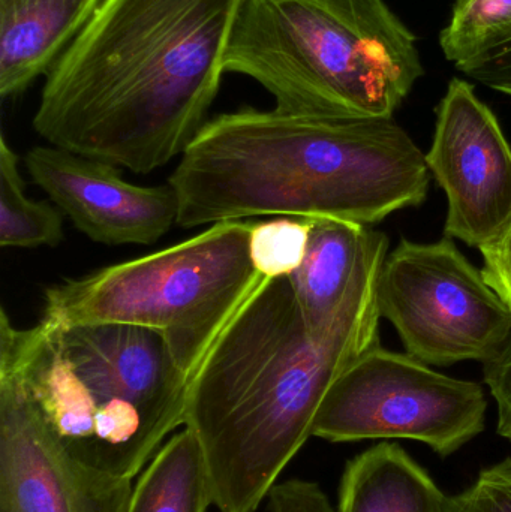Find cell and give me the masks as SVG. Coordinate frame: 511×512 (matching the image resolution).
I'll use <instances>...</instances> for the list:
<instances>
[{
	"mask_svg": "<svg viewBox=\"0 0 511 512\" xmlns=\"http://www.w3.org/2000/svg\"><path fill=\"white\" fill-rule=\"evenodd\" d=\"M132 489L72 456L20 378L0 369V512H126Z\"/></svg>",
	"mask_w": 511,
	"mask_h": 512,
	"instance_id": "10",
	"label": "cell"
},
{
	"mask_svg": "<svg viewBox=\"0 0 511 512\" xmlns=\"http://www.w3.org/2000/svg\"><path fill=\"white\" fill-rule=\"evenodd\" d=\"M245 0H104L45 75L33 129L51 146L149 174L209 120Z\"/></svg>",
	"mask_w": 511,
	"mask_h": 512,
	"instance_id": "2",
	"label": "cell"
},
{
	"mask_svg": "<svg viewBox=\"0 0 511 512\" xmlns=\"http://www.w3.org/2000/svg\"><path fill=\"white\" fill-rule=\"evenodd\" d=\"M483 379L497 405V432L511 442V336L491 360L483 363Z\"/></svg>",
	"mask_w": 511,
	"mask_h": 512,
	"instance_id": "22",
	"label": "cell"
},
{
	"mask_svg": "<svg viewBox=\"0 0 511 512\" xmlns=\"http://www.w3.org/2000/svg\"><path fill=\"white\" fill-rule=\"evenodd\" d=\"M63 240L59 209L47 201H32L24 194L18 158L6 138H0V246L39 248Z\"/></svg>",
	"mask_w": 511,
	"mask_h": 512,
	"instance_id": "16",
	"label": "cell"
},
{
	"mask_svg": "<svg viewBox=\"0 0 511 512\" xmlns=\"http://www.w3.org/2000/svg\"><path fill=\"white\" fill-rule=\"evenodd\" d=\"M104 0H0V96L47 75Z\"/></svg>",
	"mask_w": 511,
	"mask_h": 512,
	"instance_id": "12",
	"label": "cell"
},
{
	"mask_svg": "<svg viewBox=\"0 0 511 512\" xmlns=\"http://www.w3.org/2000/svg\"><path fill=\"white\" fill-rule=\"evenodd\" d=\"M444 512H511V457L483 468L471 486L447 496Z\"/></svg>",
	"mask_w": 511,
	"mask_h": 512,
	"instance_id": "19",
	"label": "cell"
},
{
	"mask_svg": "<svg viewBox=\"0 0 511 512\" xmlns=\"http://www.w3.org/2000/svg\"><path fill=\"white\" fill-rule=\"evenodd\" d=\"M377 304L407 354L429 366L485 363L511 336L510 307L447 236L402 239L381 265Z\"/></svg>",
	"mask_w": 511,
	"mask_h": 512,
	"instance_id": "8",
	"label": "cell"
},
{
	"mask_svg": "<svg viewBox=\"0 0 511 512\" xmlns=\"http://www.w3.org/2000/svg\"><path fill=\"white\" fill-rule=\"evenodd\" d=\"M425 153L393 117L255 108L209 120L168 183L182 228L258 216L377 224L428 198Z\"/></svg>",
	"mask_w": 511,
	"mask_h": 512,
	"instance_id": "3",
	"label": "cell"
},
{
	"mask_svg": "<svg viewBox=\"0 0 511 512\" xmlns=\"http://www.w3.org/2000/svg\"><path fill=\"white\" fill-rule=\"evenodd\" d=\"M389 240L369 227L344 303L308 324L288 277L264 279L192 378L185 426L197 436L219 512H257L312 436L327 391L381 345L377 280Z\"/></svg>",
	"mask_w": 511,
	"mask_h": 512,
	"instance_id": "1",
	"label": "cell"
},
{
	"mask_svg": "<svg viewBox=\"0 0 511 512\" xmlns=\"http://www.w3.org/2000/svg\"><path fill=\"white\" fill-rule=\"evenodd\" d=\"M482 385L378 345L327 391L312 436L330 444L410 439L447 459L485 432Z\"/></svg>",
	"mask_w": 511,
	"mask_h": 512,
	"instance_id": "7",
	"label": "cell"
},
{
	"mask_svg": "<svg viewBox=\"0 0 511 512\" xmlns=\"http://www.w3.org/2000/svg\"><path fill=\"white\" fill-rule=\"evenodd\" d=\"M456 68L471 80L511 98V35Z\"/></svg>",
	"mask_w": 511,
	"mask_h": 512,
	"instance_id": "20",
	"label": "cell"
},
{
	"mask_svg": "<svg viewBox=\"0 0 511 512\" xmlns=\"http://www.w3.org/2000/svg\"><path fill=\"white\" fill-rule=\"evenodd\" d=\"M266 501L270 512H336L320 484L303 478L278 481Z\"/></svg>",
	"mask_w": 511,
	"mask_h": 512,
	"instance_id": "21",
	"label": "cell"
},
{
	"mask_svg": "<svg viewBox=\"0 0 511 512\" xmlns=\"http://www.w3.org/2000/svg\"><path fill=\"white\" fill-rule=\"evenodd\" d=\"M447 496L402 445L383 441L347 462L336 512H444Z\"/></svg>",
	"mask_w": 511,
	"mask_h": 512,
	"instance_id": "13",
	"label": "cell"
},
{
	"mask_svg": "<svg viewBox=\"0 0 511 512\" xmlns=\"http://www.w3.org/2000/svg\"><path fill=\"white\" fill-rule=\"evenodd\" d=\"M225 72L257 81L285 113L387 119L425 68L384 0H245Z\"/></svg>",
	"mask_w": 511,
	"mask_h": 512,
	"instance_id": "5",
	"label": "cell"
},
{
	"mask_svg": "<svg viewBox=\"0 0 511 512\" xmlns=\"http://www.w3.org/2000/svg\"><path fill=\"white\" fill-rule=\"evenodd\" d=\"M368 230L357 222L314 218L305 259L288 276L311 327H324L341 309Z\"/></svg>",
	"mask_w": 511,
	"mask_h": 512,
	"instance_id": "14",
	"label": "cell"
},
{
	"mask_svg": "<svg viewBox=\"0 0 511 512\" xmlns=\"http://www.w3.org/2000/svg\"><path fill=\"white\" fill-rule=\"evenodd\" d=\"M33 182L92 242L108 246L158 242L177 224L173 185L138 186L117 165L59 147H33L26 155Z\"/></svg>",
	"mask_w": 511,
	"mask_h": 512,
	"instance_id": "11",
	"label": "cell"
},
{
	"mask_svg": "<svg viewBox=\"0 0 511 512\" xmlns=\"http://www.w3.org/2000/svg\"><path fill=\"white\" fill-rule=\"evenodd\" d=\"M252 224L219 222L171 248L50 286L41 321L59 328L126 324L158 331L192 382L222 331L266 279L249 255Z\"/></svg>",
	"mask_w": 511,
	"mask_h": 512,
	"instance_id": "6",
	"label": "cell"
},
{
	"mask_svg": "<svg viewBox=\"0 0 511 512\" xmlns=\"http://www.w3.org/2000/svg\"><path fill=\"white\" fill-rule=\"evenodd\" d=\"M425 156L447 198L444 236L479 251L497 242L511 221V146L473 84L450 81Z\"/></svg>",
	"mask_w": 511,
	"mask_h": 512,
	"instance_id": "9",
	"label": "cell"
},
{
	"mask_svg": "<svg viewBox=\"0 0 511 512\" xmlns=\"http://www.w3.org/2000/svg\"><path fill=\"white\" fill-rule=\"evenodd\" d=\"M0 369L20 378L72 456L134 481L185 426L191 379L158 331L126 324L12 327L0 313Z\"/></svg>",
	"mask_w": 511,
	"mask_h": 512,
	"instance_id": "4",
	"label": "cell"
},
{
	"mask_svg": "<svg viewBox=\"0 0 511 512\" xmlns=\"http://www.w3.org/2000/svg\"><path fill=\"white\" fill-rule=\"evenodd\" d=\"M212 481L197 436L173 433L135 478L126 512H207Z\"/></svg>",
	"mask_w": 511,
	"mask_h": 512,
	"instance_id": "15",
	"label": "cell"
},
{
	"mask_svg": "<svg viewBox=\"0 0 511 512\" xmlns=\"http://www.w3.org/2000/svg\"><path fill=\"white\" fill-rule=\"evenodd\" d=\"M510 35L511 0H455L440 47L458 66Z\"/></svg>",
	"mask_w": 511,
	"mask_h": 512,
	"instance_id": "17",
	"label": "cell"
},
{
	"mask_svg": "<svg viewBox=\"0 0 511 512\" xmlns=\"http://www.w3.org/2000/svg\"><path fill=\"white\" fill-rule=\"evenodd\" d=\"M482 273L486 282L511 309V221L503 236L482 249Z\"/></svg>",
	"mask_w": 511,
	"mask_h": 512,
	"instance_id": "23",
	"label": "cell"
},
{
	"mask_svg": "<svg viewBox=\"0 0 511 512\" xmlns=\"http://www.w3.org/2000/svg\"><path fill=\"white\" fill-rule=\"evenodd\" d=\"M314 218L276 216L254 222L249 233V255L258 273L266 279L288 277L302 265L308 251Z\"/></svg>",
	"mask_w": 511,
	"mask_h": 512,
	"instance_id": "18",
	"label": "cell"
}]
</instances>
